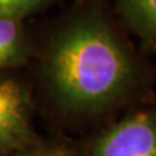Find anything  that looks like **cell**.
Segmentation results:
<instances>
[{
    "mask_svg": "<svg viewBox=\"0 0 156 156\" xmlns=\"http://www.w3.org/2000/svg\"><path fill=\"white\" fill-rule=\"evenodd\" d=\"M82 156H156V98L81 142Z\"/></svg>",
    "mask_w": 156,
    "mask_h": 156,
    "instance_id": "2",
    "label": "cell"
},
{
    "mask_svg": "<svg viewBox=\"0 0 156 156\" xmlns=\"http://www.w3.org/2000/svg\"><path fill=\"white\" fill-rule=\"evenodd\" d=\"M35 103L30 85L12 73H0V156L42 143L33 126Z\"/></svg>",
    "mask_w": 156,
    "mask_h": 156,
    "instance_id": "3",
    "label": "cell"
},
{
    "mask_svg": "<svg viewBox=\"0 0 156 156\" xmlns=\"http://www.w3.org/2000/svg\"><path fill=\"white\" fill-rule=\"evenodd\" d=\"M38 56L42 94L65 126H103L121 109L155 98L152 72L99 7H85L65 18Z\"/></svg>",
    "mask_w": 156,
    "mask_h": 156,
    "instance_id": "1",
    "label": "cell"
},
{
    "mask_svg": "<svg viewBox=\"0 0 156 156\" xmlns=\"http://www.w3.org/2000/svg\"><path fill=\"white\" fill-rule=\"evenodd\" d=\"M57 0H0V18H20L44 9Z\"/></svg>",
    "mask_w": 156,
    "mask_h": 156,
    "instance_id": "7",
    "label": "cell"
},
{
    "mask_svg": "<svg viewBox=\"0 0 156 156\" xmlns=\"http://www.w3.org/2000/svg\"><path fill=\"white\" fill-rule=\"evenodd\" d=\"M117 9L148 51H156V0H116Z\"/></svg>",
    "mask_w": 156,
    "mask_h": 156,
    "instance_id": "5",
    "label": "cell"
},
{
    "mask_svg": "<svg viewBox=\"0 0 156 156\" xmlns=\"http://www.w3.org/2000/svg\"><path fill=\"white\" fill-rule=\"evenodd\" d=\"M7 156H82L81 142H76L68 136H53L42 143L18 150Z\"/></svg>",
    "mask_w": 156,
    "mask_h": 156,
    "instance_id": "6",
    "label": "cell"
},
{
    "mask_svg": "<svg viewBox=\"0 0 156 156\" xmlns=\"http://www.w3.org/2000/svg\"><path fill=\"white\" fill-rule=\"evenodd\" d=\"M35 55L20 18H0V73L26 65Z\"/></svg>",
    "mask_w": 156,
    "mask_h": 156,
    "instance_id": "4",
    "label": "cell"
}]
</instances>
